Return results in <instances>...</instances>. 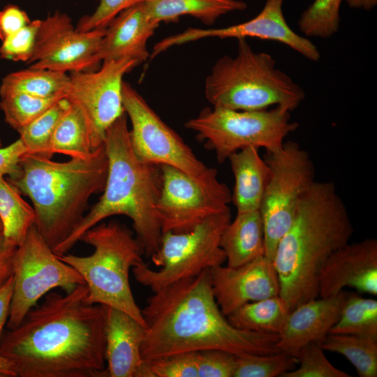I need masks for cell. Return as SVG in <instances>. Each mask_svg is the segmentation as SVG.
Masks as SVG:
<instances>
[{
  "mask_svg": "<svg viewBox=\"0 0 377 377\" xmlns=\"http://www.w3.org/2000/svg\"><path fill=\"white\" fill-rule=\"evenodd\" d=\"M88 289L50 292L21 323L3 333L0 355L17 377H103L105 308L87 301Z\"/></svg>",
  "mask_w": 377,
  "mask_h": 377,
  "instance_id": "6da1fadb",
  "label": "cell"
},
{
  "mask_svg": "<svg viewBox=\"0 0 377 377\" xmlns=\"http://www.w3.org/2000/svg\"><path fill=\"white\" fill-rule=\"evenodd\" d=\"M141 311L147 326L142 360L207 349L237 355L279 351V334L242 330L230 323L214 298L209 269L154 292Z\"/></svg>",
  "mask_w": 377,
  "mask_h": 377,
  "instance_id": "7a4b0ae2",
  "label": "cell"
},
{
  "mask_svg": "<svg viewBox=\"0 0 377 377\" xmlns=\"http://www.w3.org/2000/svg\"><path fill=\"white\" fill-rule=\"evenodd\" d=\"M353 232L334 183L315 181L302 197L272 259L279 295L290 312L319 297V277L324 265L334 251L348 243Z\"/></svg>",
  "mask_w": 377,
  "mask_h": 377,
  "instance_id": "3957f363",
  "label": "cell"
},
{
  "mask_svg": "<svg viewBox=\"0 0 377 377\" xmlns=\"http://www.w3.org/2000/svg\"><path fill=\"white\" fill-rule=\"evenodd\" d=\"M104 146L108 168L103 194L70 235L52 249L67 253L89 229L114 215L128 217L144 255L151 257L160 245L162 230L156 209L161 187L160 165L141 161L134 153L124 112L108 129Z\"/></svg>",
  "mask_w": 377,
  "mask_h": 377,
  "instance_id": "277c9868",
  "label": "cell"
},
{
  "mask_svg": "<svg viewBox=\"0 0 377 377\" xmlns=\"http://www.w3.org/2000/svg\"><path fill=\"white\" fill-rule=\"evenodd\" d=\"M108 168L103 144L86 158L64 162L44 155L25 154L17 172L6 178L31 200L35 226L53 249L82 220L90 198L103 192Z\"/></svg>",
  "mask_w": 377,
  "mask_h": 377,
  "instance_id": "5b68a950",
  "label": "cell"
},
{
  "mask_svg": "<svg viewBox=\"0 0 377 377\" xmlns=\"http://www.w3.org/2000/svg\"><path fill=\"white\" fill-rule=\"evenodd\" d=\"M237 40L236 55L219 58L205 79L207 100L213 107L234 110L297 108L305 98L302 88L276 67L271 54L255 52L246 38Z\"/></svg>",
  "mask_w": 377,
  "mask_h": 377,
  "instance_id": "8992f818",
  "label": "cell"
},
{
  "mask_svg": "<svg viewBox=\"0 0 377 377\" xmlns=\"http://www.w3.org/2000/svg\"><path fill=\"white\" fill-rule=\"evenodd\" d=\"M80 241L94 247L87 256H58L82 277L88 289L87 301L121 310L147 326L134 299L129 272L143 262V249L135 235L117 221L99 223L87 230Z\"/></svg>",
  "mask_w": 377,
  "mask_h": 377,
  "instance_id": "52a82bcc",
  "label": "cell"
},
{
  "mask_svg": "<svg viewBox=\"0 0 377 377\" xmlns=\"http://www.w3.org/2000/svg\"><path fill=\"white\" fill-rule=\"evenodd\" d=\"M124 112L130 119V141L142 162L172 166L193 179L203 189L229 204L231 193L217 177V171L199 160L182 138L151 109L128 83L122 87Z\"/></svg>",
  "mask_w": 377,
  "mask_h": 377,
  "instance_id": "ba28073f",
  "label": "cell"
},
{
  "mask_svg": "<svg viewBox=\"0 0 377 377\" xmlns=\"http://www.w3.org/2000/svg\"><path fill=\"white\" fill-rule=\"evenodd\" d=\"M231 221L230 209L211 215L187 232L162 234L157 251L151 256L158 269L144 261L133 267L136 281L153 293L226 260L221 238Z\"/></svg>",
  "mask_w": 377,
  "mask_h": 377,
  "instance_id": "9c48e42d",
  "label": "cell"
},
{
  "mask_svg": "<svg viewBox=\"0 0 377 377\" xmlns=\"http://www.w3.org/2000/svg\"><path fill=\"white\" fill-rule=\"evenodd\" d=\"M290 112L279 105L258 110L206 108L185 126L196 133L207 149L214 151L221 163L249 147H263L268 152L281 149L286 135L298 127Z\"/></svg>",
  "mask_w": 377,
  "mask_h": 377,
  "instance_id": "30bf717a",
  "label": "cell"
},
{
  "mask_svg": "<svg viewBox=\"0 0 377 377\" xmlns=\"http://www.w3.org/2000/svg\"><path fill=\"white\" fill-rule=\"evenodd\" d=\"M265 161L271 170L261 206L265 256L272 261L278 242L290 227L297 205L315 182V168L309 153L293 141L267 151Z\"/></svg>",
  "mask_w": 377,
  "mask_h": 377,
  "instance_id": "8fae6325",
  "label": "cell"
},
{
  "mask_svg": "<svg viewBox=\"0 0 377 377\" xmlns=\"http://www.w3.org/2000/svg\"><path fill=\"white\" fill-rule=\"evenodd\" d=\"M13 293L8 330L17 327L38 300L54 288L69 293L85 284L81 275L56 255L35 225L17 247L12 262Z\"/></svg>",
  "mask_w": 377,
  "mask_h": 377,
  "instance_id": "7c38bea8",
  "label": "cell"
},
{
  "mask_svg": "<svg viewBox=\"0 0 377 377\" xmlns=\"http://www.w3.org/2000/svg\"><path fill=\"white\" fill-rule=\"evenodd\" d=\"M138 64L131 59L103 61L98 70L69 73L65 98L84 114L94 150L103 145L108 129L125 112L123 105L124 76Z\"/></svg>",
  "mask_w": 377,
  "mask_h": 377,
  "instance_id": "4fadbf2b",
  "label": "cell"
},
{
  "mask_svg": "<svg viewBox=\"0 0 377 377\" xmlns=\"http://www.w3.org/2000/svg\"><path fill=\"white\" fill-rule=\"evenodd\" d=\"M105 29L78 31L66 13L41 20L29 67L71 73L90 71L98 63L97 52Z\"/></svg>",
  "mask_w": 377,
  "mask_h": 377,
  "instance_id": "5bb4252c",
  "label": "cell"
},
{
  "mask_svg": "<svg viewBox=\"0 0 377 377\" xmlns=\"http://www.w3.org/2000/svg\"><path fill=\"white\" fill-rule=\"evenodd\" d=\"M283 1L267 0L256 17L239 24L221 28H188L158 41L152 52L157 56L171 47L208 38H256L281 43L306 59L318 61L320 54L317 47L308 38L295 32L287 23L283 13Z\"/></svg>",
  "mask_w": 377,
  "mask_h": 377,
  "instance_id": "9a60e30c",
  "label": "cell"
},
{
  "mask_svg": "<svg viewBox=\"0 0 377 377\" xmlns=\"http://www.w3.org/2000/svg\"><path fill=\"white\" fill-rule=\"evenodd\" d=\"M161 187L156 209L162 234L187 232L208 216L230 209L184 172L160 165Z\"/></svg>",
  "mask_w": 377,
  "mask_h": 377,
  "instance_id": "2e32d148",
  "label": "cell"
},
{
  "mask_svg": "<svg viewBox=\"0 0 377 377\" xmlns=\"http://www.w3.org/2000/svg\"><path fill=\"white\" fill-rule=\"evenodd\" d=\"M209 270L214 298L226 317L247 303L279 295L276 272L265 255L239 267Z\"/></svg>",
  "mask_w": 377,
  "mask_h": 377,
  "instance_id": "e0dca14e",
  "label": "cell"
},
{
  "mask_svg": "<svg viewBox=\"0 0 377 377\" xmlns=\"http://www.w3.org/2000/svg\"><path fill=\"white\" fill-rule=\"evenodd\" d=\"M346 287L377 295L376 239L348 243L334 251L326 261L319 277V297L334 296Z\"/></svg>",
  "mask_w": 377,
  "mask_h": 377,
  "instance_id": "ac0fdd59",
  "label": "cell"
},
{
  "mask_svg": "<svg viewBox=\"0 0 377 377\" xmlns=\"http://www.w3.org/2000/svg\"><path fill=\"white\" fill-rule=\"evenodd\" d=\"M348 292L304 302L288 314L276 346L279 351L297 357L305 345L320 342L337 322Z\"/></svg>",
  "mask_w": 377,
  "mask_h": 377,
  "instance_id": "d6986e66",
  "label": "cell"
},
{
  "mask_svg": "<svg viewBox=\"0 0 377 377\" xmlns=\"http://www.w3.org/2000/svg\"><path fill=\"white\" fill-rule=\"evenodd\" d=\"M149 15L144 2L116 16L105 29L97 59L99 62L131 59L140 64L149 59L147 43L159 26Z\"/></svg>",
  "mask_w": 377,
  "mask_h": 377,
  "instance_id": "ffe728a7",
  "label": "cell"
},
{
  "mask_svg": "<svg viewBox=\"0 0 377 377\" xmlns=\"http://www.w3.org/2000/svg\"><path fill=\"white\" fill-rule=\"evenodd\" d=\"M103 306L107 365L103 377H135L142 362L140 350L147 329L128 313Z\"/></svg>",
  "mask_w": 377,
  "mask_h": 377,
  "instance_id": "44dd1931",
  "label": "cell"
},
{
  "mask_svg": "<svg viewBox=\"0 0 377 377\" xmlns=\"http://www.w3.org/2000/svg\"><path fill=\"white\" fill-rule=\"evenodd\" d=\"M228 160L235 178L231 201L237 212L260 209L271 170L260 156L258 148H244L231 154Z\"/></svg>",
  "mask_w": 377,
  "mask_h": 377,
  "instance_id": "7402d4cb",
  "label": "cell"
},
{
  "mask_svg": "<svg viewBox=\"0 0 377 377\" xmlns=\"http://www.w3.org/2000/svg\"><path fill=\"white\" fill-rule=\"evenodd\" d=\"M221 246L230 267L243 265L265 255L264 224L260 209L237 212L221 238Z\"/></svg>",
  "mask_w": 377,
  "mask_h": 377,
  "instance_id": "603a6c76",
  "label": "cell"
},
{
  "mask_svg": "<svg viewBox=\"0 0 377 377\" xmlns=\"http://www.w3.org/2000/svg\"><path fill=\"white\" fill-rule=\"evenodd\" d=\"M144 4L150 17L159 24L187 15L211 25L224 15L247 8L242 0H145Z\"/></svg>",
  "mask_w": 377,
  "mask_h": 377,
  "instance_id": "cb8c5ba5",
  "label": "cell"
},
{
  "mask_svg": "<svg viewBox=\"0 0 377 377\" xmlns=\"http://www.w3.org/2000/svg\"><path fill=\"white\" fill-rule=\"evenodd\" d=\"M289 313L286 302L279 295L247 303L227 318L239 330L279 335Z\"/></svg>",
  "mask_w": 377,
  "mask_h": 377,
  "instance_id": "d4e9b609",
  "label": "cell"
},
{
  "mask_svg": "<svg viewBox=\"0 0 377 377\" xmlns=\"http://www.w3.org/2000/svg\"><path fill=\"white\" fill-rule=\"evenodd\" d=\"M70 82L69 73L29 67L7 75L0 87V96L23 93L41 97H65Z\"/></svg>",
  "mask_w": 377,
  "mask_h": 377,
  "instance_id": "484cf974",
  "label": "cell"
},
{
  "mask_svg": "<svg viewBox=\"0 0 377 377\" xmlns=\"http://www.w3.org/2000/svg\"><path fill=\"white\" fill-rule=\"evenodd\" d=\"M0 220L6 242L15 247L24 242L36 222L33 206L6 177L0 178Z\"/></svg>",
  "mask_w": 377,
  "mask_h": 377,
  "instance_id": "4316f807",
  "label": "cell"
},
{
  "mask_svg": "<svg viewBox=\"0 0 377 377\" xmlns=\"http://www.w3.org/2000/svg\"><path fill=\"white\" fill-rule=\"evenodd\" d=\"M93 151L87 120L82 110L71 103L54 129L48 154L51 158L54 154L86 158Z\"/></svg>",
  "mask_w": 377,
  "mask_h": 377,
  "instance_id": "83f0119b",
  "label": "cell"
},
{
  "mask_svg": "<svg viewBox=\"0 0 377 377\" xmlns=\"http://www.w3.org/2000/svg\"><path fill=\"white\" fill-rule=\"evenodd\" d=\"M320 344L324 350L344 356L360 377L377 376V339L348 334H327Z\"/></svg>",
  "mask_w": 377,
  "mask_h": 377,
  "instance_id": "f1b7e54d",
  "label": "cell"
},
{
  "mask_svg": "<svg viewBox=\"0 0 377 377\" xmlns=\"http://www.w3.org/2000/svg\"><path fill=\"white\" fill-rule=\"evenodd\" d=\"M329 333L377 339V300L348 293L339 318Z\"/></svg>",
  "mask_w": 377,
  "mask_h": 377,
  "instance_id": "f546056e",
  "label": "cell"
},
{
  "mask_svg": "<svg viewBox=\"0 0 377 377\" xmlns=\"http://www.w3.org/2000/svg\"><path fill=\"white\" fill-rule=\"evenodd\" d=\"M71 103L65 97L60 98L48 110L17 132L19 139L27 150V154H48L50 142L54 129L69 108Z\"/></svg>",
  "mask_w": 377,
  "mask_h": 377,
  "instance_id": "4dcf8cb0",
  "label": "cell"
},
{
  "mask_svg": "<svg viewBox=\"0 0 377 377\" xmlns=\"http://www.w3.org/2000/svg\"><path fill=\"white\" fill-rule=\"evenodd\" d=\"M344 0H314L301 14L298 27L305 37L327 38L340 24V8Z\"/></svg>",
  "mask_w": 377,
  "mask_h": 377,
  "instance_id": "1f68e13d",
  "label": "cell"
},
{
  "mask_svg": "<svg viewBox=\"0 0 377 377\" xmlns=\"http://www.w3.org/2000/svg\"><path fill=\"white\" fill-rule=\"evenodd\" d=\"M64 97L41 98L23 93L1 96L0 108L6 122L17 131Z\"/></svg>",
  "mask_w": 377,
  "mask_h": 377,
  "instance_id": "d6a6232c",
  "label": "cell"
},
{
  "mask_svg": "<svg viewBox=\"0 0 377 377\" xmlns=\"http://www.w3.org/2000/svg\"><path fill=\"white\" fill-rule=\"evenodd\" d=\"M297 357L285 352L238 355L233 377H276L295 368Z\"/></svg>",
  "mask_w": 377,
  "mask_h": 377,
  "instance_id": "836d02e7",
  "label": "cell"
},
{
  "mask_svg": "<svg viewBox=\"0 0 377 377\" xmlns=\"http://www.w3.org/2000/svg\"><path fill=\"white\" fill-rule=\"evenodd\" d=\"M135 377H198L195 352L142 360Z\"/></svg>",
  "mask_w": 377,
  "mask_h": 377,
  "instance_id": "e575fe53",
  "label": "cell"
},
{
  "mask_svg": "<svg viewBox=\"0 0 377 377\" xmlns=\"http://www.w3.org/2000/svg\"><path fill=\"white\" fill-rule=\"evenodd\" d=\"M299 367L281 377H349L348 373L334 367L327 359L320 342L304 346L298 352Z\"/></svg>",
  "mask_w": 377,
  "mask_h": 377,
  "instance_id": "d590c367",
  "label": "cell"
},
{
  "mask_svg": "<svg viewBox=\"0 0 377 377\" xmlns=\"http://www.w3.org/2000/svg\"><path fill=\"white\" fill-rule=\"evenodd\" d=\"M40 22L41 20H31L27 26L3 40L0 47V57L28 63L34 51Z\"/></svg>",
  "mask_w": 377,
  "mask_h": 377,
  "instance_id": "8d00e7d4",
  "label": "cell"
},
{
  "mask_svg": "<svg viewBox=\"0 0 377 377\" xmlns=\"http://www.w3.org/2000/svg\"><path fill=\"white\" fill-rule=\"evenodd\" d=\"M198 377H233L238 355L223 350L195 352Z\"/></svg>",
  "mask_w": 377,
  "mask_h": 377,
  "instance_id": "74e56055",
  "label": "cell"
},
{
  "mask_svg": "<svg viewBox=\"0 0 377 377\" xmlns=\"http://www.w3.org/2000/svg\"><path fill=\"white\" fill-rule=\"evenodd\" d=\"M94 11L81 18L76 29L80 31L105 29L122 11L144 2L145 0H98Z\"/></svg>",
  "mask_w": 377,
  "mask_h": 377,
  "instance_id": "f35d334b",
  "label": "cell"
},
{
  "mask_svg": "<svg viewBox=\"0 0 377 377\" xmlns=\"http://www.w3.org/2000/svg\"><path fill=\"white\" fill-rule=\"evenodd\" d=\"M31 21L27 13L18 6H6L0 10V40L3 41L27 26Z\"/></svg>",
  "mask_w": 377,
  "mask_h": 377,
  "instance_id": "ab89813d",
  "label": "cell"
},
{
  "mask_svg": "<svg viewBox=\"0 0 377 377\" xmlns=\"http://www.w3.org/2000/svg\"><path fill=\"white\" fill-rule=\"evenodd\" d=\"M27 150L20 139L5 147H0V178L15 174Z\"/></svg>",
  "mask_w": 377,
  "mask_h": 377,
  "instance_id": "60d3db41",
  "label": "cell"
},
{
  "mask_svg": "<svg viewBox=\"0 0 377 377\" xmlns=\"http://www.w3.org/2000/svg\"><path fill=\"white\" fill-rule=\"evenodd\" d=\"M13 293V279L11 275L0 286V343L10 315Z\"/></svg>",
  "mask_w": 377,
  "mask_h": 377,
  "instance_id": "b9f144b4",
  "label": "cell"
},
{
  "mask_svg": "<svg viewBox=\"0 0 377 377\" xmlns=\"http://www.w3.org/2000/svg\"><path fill=\"white\" fill-rule=\"evenodd\" d=\"M17 247L8 244L0 231V286L13 274V258Z\"/></svg>",
  "mask_w": 377,
  "mask_h": 377,
  "instance_id": "7bdbcfd3",
  "label": "cell"
},
{
  "mask_svg": "<svg viewBox=\"0 0 377 377\" xmlns=\"http://www.w3.org/2000/svg\"><path fill=\"white\" fill-rule=\"evenodd\" d=\"M352 8L369 10L377 4V0H344Z\"/></svg>",
  "mask_w": 377,
  "mask_h": 377,
  "instance_id": "ee69618b",
  "label": "cell"
},
{
  "mask_svg": "<svg viewBox=\"0 0 377 377\" xmlns=\"http://www.w3.org/2000/svg\"><path fill=\"white\" fill-rule=\"evenodd\" d=\"M0 375L2 377H17L13 364L0 355Z\"/></svg>",
  "mask_w": 377,
  "mask_h": 377,
  "instance_id": "f6af8a7d",
  "label": "cell"
},
{
  "mask_svg": "<svg viewBox=\"0 0 377 377\" xmlns=\"http://www.w3.org/2000/svg\"><path fill=\"white\" fill-rule=\"evenodd\" d=\"M2 230V225H1V220H0V231Z\"/></svg>",
  "mask_w": 377,
  "mask_h": 377,
  "instance_id": "bcb514c9",
  "label": "cell"
},
{
  "mask_svg": "<svg viewBox=\"0 0 377 377\" xmlns=\"http://www.w3.org/2000/svg\"><path fill=\"white\" fill-rule=\"evenodd\" d=\"M0 147H1V138H0Z\"/></svg>",
  "mask_w": 377,
  "mask_h": 377,
  "instance_id": "7dc6e473",
  "label": "cell"
},
{
  "mask_svg": "<svg viewBox=\"0 0 377 377\" xmlns=\"http://www.w3.org/2000/svg\"><path fill=\"white\" fill-rule=\"evenodd\" d=\"M0 377H2V376H1V375H0Z\"/></svg>",
  "mask_w": 377,
  "mask_h": 377,
  "instance_id": "c3c4849f",
  "label": "cell"
}]
</instances>
